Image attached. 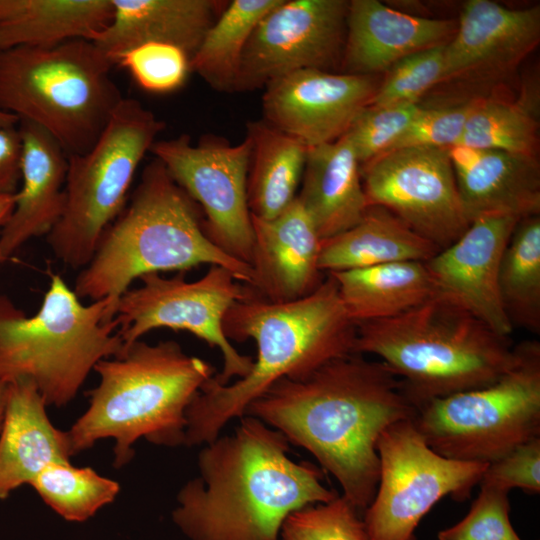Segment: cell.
I'll use <instances>...</instances> for the list:
<instances>
[{
	"instance_id": "1",
	"label": "cell",
	"mask_w": 540,
	"mask_h": 540,
	"mask_svg": "<svg viewBox=\"0 0 540 540\" xmlns=\"http://www.w3.org/2000/svg\"><path fill=\"white\" fill-rule=\"evenodd\" d=\"M415 412L387 365L353 353L305 378L278 380L249 404L245 415L310 452L363 514L378 486L379 437Z\"/></svg>"
},
{
	"instance_id": "2",
	"label": "cell",
	"mask_w": 540,
	"mask_h": 540,
	"mask_svg": "<svg viewBox=\"0 0 540 540\" xmlns=\"http://www.w3.org/2000/svg\"><path fill=\"white\" fill-rule=\"evenodd\" d=\"M239 419L231 435L202 445L199 475L177 494L172 520L190 540H280L290 514L338 496L317 466L290 458L282 433Z\"/></svg>"
},
{
	"instance_id": "3",
	"label": "cell",
	"mask_w": 540,
	"mask_h": 540,
	"mask_svg": "<svg viewBox=\"0 0 540 540\" xmlns=\"http://www.w3.org/2000/svg\"><path fill=\"white\" fill-rule=\"evenodd\" d=\"M248 288L249 294L227 310L222 329L228 340H254L257 357L250 372L235 382L221 385L212 377L204 384L186 411L185 446L215 440L278 380L305 378L354 353L356 324L330 274L313 293L291 302H271Z\"/></svg>"
},
{
	"instance_id": "4",
	"label": "cell",
	"mask_w": 540,
	"mask_h": 540,
	"mask_svg": "<svg viewBox=\"0 0 540 540\" xmlns=\"http://www.w3.org/2000/svg\"><path fill=\"white\" fill-rule=\"evenodd\" d=\"M93 370L99 383L87 393L89 406L66 432L73 456L113 439L116 468L131 461L140 438L164 447L184 445L187 408L215 375L209 362L188 355L174 340H137Z\"/></svg>"
},
{
	"instance_id": "5",
	"label": "cell",
	"mask_w": 540,
	"mask_h": 540,
	"mask_svg": "<svg viewBox=\"0 0 540 540\" xmlns=\"http://www.w3.org/2000/svg\"><path fill=\"white\" fill-rule=\"evenodd\" d=\"M198 204L154 159L142 171L130 202L103 233L74 292L92 302L118 300L146 274L186 272L202 264L227 268L251 285L253 270L218 248L207 236Z\"/></svg>"
},
{
	"instance_id": "6",
	"label": "cell",
	"mask_w": 540,
	"mask_h": 540,
	"mask_svg": "<svg viewBox=\"0 0 540 540\" xmlns=\"http://www.w3.org/2000/svg\"><path fill=\"white\" fill-rule=\"evenodd\" d=\"M354 353L387 365L416 410L493 383L517 357L509 337L437 295L394 317L356 324Z\"/></svg>"
},
{
	"instance_id": "7",
	"label": "cell",
	"mask_w": 540,
	"mask_h": 540,
	"mask_svg": "<svg viewBox=\"0 0 540 540\" xmlns=\"http://www.w3.org/2000/svg\"><path fill=\"white\" fill-rule=\"evenodd\" d=\"M49 276L34 315L0 293V380L30 379L47 406L61 408L100 360L120 356L125 345L115 320L118 300L84 305L60 275Z\"/></svg>"
},
{
	"instance_id": "8",
	"label": "cell",
	"mask_w": 540,
	"mask_h": 540,
	"mask_svg": "<svg viewBox=\"0 0 540 540\" xmlns=\"http://www.w3.org/2000/svg\"><path fill=\"white\" fill-rule=\"evenodd\" d=\"M93 41L0 50V111L46 131L67 156L96 143L123 96Z\"/></svg>"
},
{
	"instance_id": "9",
	"label": "cell",
	"mask_w": 540,
	"mask_h": 540,
	"mask_svg": "<svg viewBox=\"0 0 540 540\" xmlns=\"http://www.w3.org/2000/svg\"><path fill=\"white\" fill-rule=\"evenodd\" d=\"M165 123L139 101L123 98L90 150L67 156L65 207L46 235L56 258L85 267L121 214L135 173Z\"/></svg>"
},
{
	"instance_id": "10",
	"label": "cell",
	"mask_w": 540,
	"mask_h": 540,
	"mask_svg": "<svg viewBox=\"0 0 540 540\" xmlns=\"http://www.w3.org/2000/svg\"><path fill=\"white\" fill-rule=\"evenodd\" d=\"M516 351L515 363L493 383L416 410L413 423L432 450L488 464L540 437V343L524 341Z\"/></svg>"
},
{
	"instance_id": "11",
	"label": "cell",
	"mask_w": 540,
	"mask_h": 540,
	"mask_svg": "<svg viewBox=\"0 0 540 540\" xmlns=\"http://www.w3.org/2000/svg\"><path fill=\"white\" fill-rule=\"evenodd\" d=\"M377 452L378 486L362 514L369 540H417L415 531L434 505L446 496L467 499L488 465L438 454L412 419L385 429Z\"/></svg>"
},
{
	"instance_id": "12",
	"label": "cell",
	"mask_w": 540,
	"mask_h": 540,
	"mask_svg": "<svg viewBox=\"0 0 540 540\" xmlns=\"http://www.w3.org/2000/svg\"><path fill=\"white\" fill-rule=\"evenodd\" d=\"M139 280L141 286L129 288L117 302V332L125 346L153 329L184 330L220 351L223 368L213 376L215 382L225 385L250 372L253 359L239 353L222 329L227 310L249 294L231 271L211 265L195 281H186L185 272L171 278L151 273Z\"/></svg>"
},
{
	"instance_id": "13",
	"label": "cell",
	"mask_w": 540,
	"mask_h": 540,
	"mask_svg": "<svg viewBox=\"0 0 540 540\" xmlns=\"http://www.w3.org/2000/svg\"><path fill=\"white\" fill-rule=\"evenodd\" d=\"M150 152L205 215L204 230L229 256L250 265L253 246L247 178L251 141L230 145L221 139H202L194 145L188 135L155 141Z\"/></svg>"
},
{
	"instance_id": "14",
	"label": "cell",
	"mask_w": 540,
	"mask_h": 540,
	"mask_svg": "<svg viewBox=\"0 0 540 540\" xmlns=\"http://www.w3.org/2000/svg\"><path fill=\"white\" fill-rule=\"evenodd\" d=\"M360 172L369 205L386 208L440 250L470 225L447 148L396 149Z\"/></svg>"
},
{
	"instance_id": "15",
	"label": "cell",
	"mask_w": 540,
	"mask_h": 540,
	"mask_svg": "<svg viewBox=\"0 0 540 540\" xmlns=\"http://www.w3.org/2000/svg\"><path fill=\"white\" fill-rule=\"evenodd\" d=\"M348 7L347 0H281L253 30L234 92L265 88L300 70L341 68Z\"/></svg>"
},
{
	"instance_id": "16",
	"label": "cell",
	"mask_w": 540,
	"mask_h": 540,
	"mask_svg": "<svg viewBox=\"0 0 540 540\" xmlns=\"http://www.w3.org/2000/svg\"><path fill=\"white\" fill-rule=\"evenodd\" d=\"M379 83L372 75L308 69L264 89V120L308 148L341 138L369 105Z\"/></svg>"
},
{
	"instance_id": "17",
	"label": "cell",
	"mask_w": 540,
	"mask_h": 540,
	"mask_svg": "<svg viewBox=\"0 0 540 540\" xmlns=\"http://www.w3.org/2000/svg\"><path fill=\"white\" fill-rule=\"evenodd\" d=\"M519 220L504 215L477 217L455 242L425 262L434 295L466 310L506 337L513 326L500 299L498 273Z\"/></svg>"
},
{
	"instance_id": "18",
	"label": "cell",
	"mask_w": 540,
	"mask_h": 540,
	"mask_svg": "<svg viewBox=\"0 0 540 540\" xmlns=\"http://www.w3.org/2000/svg\"><path fill=\"white\" fill-rule=\"evenodd\" d=\"M540 42V7L509 9L490 0L462 6L445 45L443 82L483 83L511 74Z\"/></svg>"
},
{
	"instance_id": "19",
	"label": "cell",
	"mask_w": 540,
	"mask_h": 540,
	"mask_svg": "<svg viewBox=\"0 0 540 540\" xmlns=\"http://www.w3.org/2000/svg\"><path fill=\"white\" fill-rule=\"evenodd\" d=\"M251 219L252 292L277 303L313 293L325 279L319 268L322 239L299 199L272 219Z\"/></svg>"
},
{
	"instance_id": "20",
	"label": "cell",
	"mask_w": 540,
	"mask_h": 540,
	"mask_svg": "<svg viewBox=\"0 0 540 540\" xmlns=\"http://www.w3.org/2000/svg\"><path fill=\"white\" fill-rule=\"evenodd\" d=\"M457 21L402 12L378 0L349 1L342 73L386 72L406 56L446 45Z\"/></svg>"
},
{
	"instance_id": "21",
	"label": "cell",
	"mask_w": 540,
	"mask_h": 540,
	"mask_svg": "<svg viewBox=\"0 0 540 540\" xmlns=\"http://www.w3.org/2000/svg\"><path fill=\"white\" fill-rule=\"evenodd\" d=\"M448 150L460 199L470 222L485 215L519 219L539 215L537 157L460 145Z\"/></svg>"
},
{
	"instance_id": "22",
	"label": "cell",
	"mask_w": 540,
	"mask_h": 540,
	"mask_svg": "<svg viewBox=\"0 0 540 540\" xmlns=\"http://www.w3.org/2000/svg\"><path fill=\"white\" fill-rule=\"evenodd\" d=\"M18 125L23 145L21 187L0 231V251L6 259L30 239L47 235L65 207L66 153L39 126L27 121Z\"/></svg>"
},
{
	"instance_id": "23",
	"label": "cell",
	"mask_w": 540,
	"mask_h": 540,
	"mask_svg": "<svg viewBox=\"0 0 540 540\" xmlns=\"http://www.w3.org/2000/svg\"><path fill=\"white\" fill-rule=\"evenodd\" d=\"M34 382L8 383L5 418L0 432V500L29 484L49 464L71 463L66 431L57 429Z\"/></svg>"
},
{
	"instance_id": "24",
	"label": "cell",
	"mask_w": 540,
	"mask_h": 540,
	"mask_svg": "<svg viewBox=\"0 0 540 540\" xmlns=\"http://www.w3.org/2000/svg\"><path fill=\"white\" fill-rule=\"evenodd\" d=\"M111 1L112 18L93 42L113 62L120 53L153 42L175 45L191 59L228 3L221 0Z\"/></svg>"
},
{
	"instance_id": "25",
	"label": "cell",
	"mask_w": 540,
	"mask_h": 540,
	"mask_svg": "<svg viewBox=\"0 0 540 540\" xmlns=\"http://www.w3.org/2000/svg\"><path fill=\"white\" fill-rule=\"evenodd\" d=\"M297 198L322 240L362 219L370 205L363 189L359 161L344 136L308 148L302 189Z\"/></svg>"
},
{
	"instance_id": "26",
	"label": "cell",
	"mask_w": 540,
	"mask_h": 540,
	"mask_svg": "<svg viewBox=\"0 0 540 540\" xmlns=\"http://www.w3.org/2000/svg\"><path fill=\"white\" fill-rule=\"evenodd\" d=\"M440 249L384 207L370 205L351 228L321 242L325 274L403 261L426 262Z\"/></svg>"
},
{
	"instance_id": "27",
	"label": "cell",
	"mask_w": 540,
	"mask_h": 540,
	"mask_svg": "<svg viewBox=\"0 0 540 540\" xmlns=\"http://www.w3.org/2000/svg\"><path fill=\"white\" fill-rule=\"evenodd\" d=\"M330 274L355 324L404 313L434 295L425 262L403 261Z\"/></svg>"
},
{
	"instance_id": "28",
	"label": "cell",
	"mask_w": 540,
	"mask_h": 540,
	"mask_svg": "<svg viewBox=\"0 0 540 540\" xmlns=\"http://www.w3.org/2000/svg\"><path fill=\"white\" fill-rule=\"evenodd\" d=\"M113 15L111 0H13L0 20V50L93 41Z\"/></svg>"
},
{
	"instance_id": "29",
	"label": "cell",
	"mask_w": 540,
	"mask_h": 540,
	"mask_svg": "<svg viewBox=\"0 0 540 540\" xmlns=\"http://www.w3.org/2000/svg\"><path fill=\"white\" fill-rule=\"evenodd\" d=\"M251 141L247 201L252 216L272 219L297 197L308 147L264 119L247 124Z\"/></svg>"
},
{
	"instance_id": "30",
	"label": "cell",
	"mask_w": 540,
	"mask_h": 540,
	"mask_svg": "<svg viewBox=\"0 0 540 540\" xmlns=\"http://www.w3.org/2000/svg\"><path fill=\"white\" fill-rule=\"evenodd\" d=\"M539 103L535 83L513 101L478 98L457 145L537 157Z\"/></svg>"
},
{
	"instance_id": "31",
	"label": "cell",
	"mask_w": 540,
	"mask_h": 540,
	"mask_svg": "<svg viewBox=\"0 0 540 540\" xmlns=\"http://www.w3.org/2000/svg\"><path fill=\"white\" fill-rule=\"evenodd\" d=\"M280 1H228L191 58V72L218 92H234L241 58L253 30Z\"/></svg>"
},
{
	"instance_id": "32",
	"label": "cell",
	"mask_w": 540,
	"mask_h": 540,
	"mask_svg": "<svg viewBox=\"0 0 540 540\" xmlns=\"http://www.w3.org/2000/svg\"><path fill=\"white\" fill-rule=\"evenodd\" d=\"M498 288L514 326L540 332V217L520 219L503 252Z\"/></svg>"
},
{
	"instance_id": "33",
	"label": "cell",
	"mask_w": 540,
	"mask_h": 540,
	"mask_svg": "<svg viewBox=\"0 0 540 540\" xmlns=\"http://www.w3.org/2000/svg\"><path fill=\"white\" fill-rule=\"evenodd\" d=\"M40 498L67 521L84 522L112 503L120 491L118 482L90 467L71 463L47 465L30 483Z\"/></svg>"
},
{
	"instance_id": "34",
	"label": "cell",
	"mask_w": 540,
	"mask_h": 540,
	"mask_svg": "<svg viewBox=\"0 0 540 540\" xmlns=\"http://www.w3.org/2000/svg\"><path fill=\"white\" fill-rule=\"evenodd\" d=\"M280 540H369L362 514L342 495L307 506L284 521Z\"/></svg>"
},
{
	"instance_id": "35",
	"label": "cell",
	"mask_w": 540,
	"mask_h": 540,
	"mask_svg": "<svg viewBox=\"0 0 540 540\" xmlns=\"http://www.w3.org/2000/svg\"><path fill=\"white\" fill-rule=\"evenodd\" d=\"M445 45L404 57L386 71L369 105L418 104L419 99L444 79Z\"/></svg>"
},
{
	"instance_id": "36",
	"label": "cell",
	"mask_w": 540,
	"mask_h": 540,
	"mask_svg": "<svg viewBox=\"0 0 540 540\" xmlns=\"http://www.w3.org/2000/svg\"><path fill=\"white\" fill-rule=\"evenodd\" d=\"M422 107L418 103L363 108L343 135L351 144L360 167L386 153Z\"/></svg>"
},
{
	"instance_id": "37",
	"label": "cell",
	"mask_w": 540,
	"mask_h": 540,
	"mask_svg": "<svg viewBox=\"0 0 540 540\" xmlns=\"http://www.w3.org/2000/svg\"><path fill=\"white\" fill-rule=\"evenodd\" d=\"M190 57L181 48L167 43H146L120 53L114 64L126 68L137 84L151 93H169L185 83Z\"/></svg>"
},
{
	"instance_id": "38",
	"label": "cell",
	"mask_w": 540,
	"mask_h": 540,
	"mask_svg": "<svg viewBox=\"0 0 540 540\" xmlns=\"http://www.w3.org/2000/svg\"><path fill=\"white\" fill-rule=\"evenodd\" d=\"M506 492L480 486L466 516L438 533V540H522L510 521Z\"/></svg>"
},
{
	"instance_id": "39",
	"label": "cell",
	"mask_w": 540,
	"mask_h": 540,
	"mask_svg": "<svg viewBox=\"0 0 540 540\" xmlns=\"http://www.w3.org/2000/svg\"><path fill=\"white\" fill-rule=\"evenodd\" d=\"M477 101L474 98L453 106L422 107L387 152L406 147L448 149L457 145Z\"/></svg>"
},
{
	"instance_id": "40",
	"label": "cell",
	"mask_w": 540,
	"mask_h": 540,
	"mask_svg": "<svg viewBox=\"0 0 540 540\" xmlns=\"http://www.w3.org/2000/svg\"><path fill=\"white\" fill-rule=\"evenodd\" d=\"M479 485L506 493L521 489L526 493L539 494L540 437L522 443L488 463Z\"/></svg>"
},
{
	"instance_id": "41",
	"label": "cell",
	"mask_w": 540,
	"mask_h": 540,
	"mask_svg": "<svg viewBox=\"0 0 540 540\" xmlns=\"http://www.w3.org/2000/svg\"><path fill=\"white\" fill-rule=\"evenodd\" d=\"M23 145L19 129L0 128V195H14L21 182Z\"/></svg>"
},
{
	"instance_id": "42",
	"label": "cell",
	"mask_w": 540,
	"mask_h": 540,
	"mask_svg": "<svg viewBox=\"0 0 540 540\" xmlns=\"http://www.w3.org/2000/svg\"><path fill=\"white\" fill-rule=\"evenodd\" d=\"M15 205L14 195H0V228H2L9 219ZM7 259L0 251V265Z\"/></svg>"
},
{
	"instance_id": "43",
	"label": "cell",
	"mask_w": 540,
	"mask_h": 540,
	"mask_svg": "<svg viewBox=\"0 0 540 540\" xmlns=\"http://www.w3.org/2000/svg\"><path fill=\"white\" fill-rule=\"evenodd\" d=\"M8 383L0 380V432L5 418Z\"/></svg>"
},
{
	"instance_id": "44",
	"label": "cell",
	"mask_w": 540,
	"mask_h": 540,
	"mask_svg": "<svg viewBox=\"0 0 540 540\" xmlns=\"http://www.w3.org/2000/svg\"><path fill=\"white\" fill-rule=\"evenodd\" d=\"M18 123L15 115L0 111V128L15 127Z\"/></svg>"
}]
</instances>
